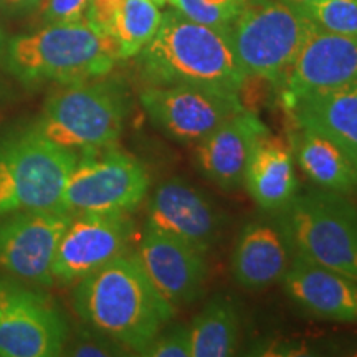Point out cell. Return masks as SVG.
<instances>
[{"label":"cell","instance_id":"cell-33","mask_svg":"<svg viewBox=\"0 0 357 357\" xmlns=\"http://www.w3.org/2000/svg\"><path fill=\"white\" fill-rule=\"evenodd\" d=\"M0 42H2V32H0Z\"/></svg>","mask_w":357,"mask_h":357},{"label":"cell","instance_id":"cell-7","mask_svg":"<svg viewBox=\"0 0 357 357\" xmlns=\"http://www.w3.org/2000/svg\"><path fill=\"white\" fill-rule=\"evenodd\" d=\"M281 223L293 252L357 281V207L333 190L294 197Z\"/></svg>","mask_w":357,"mask_h":357},{"label":"cell","instance_id":"cell-5","mask_svg":"<svg viewBox=\"0 0 357 357\" xmlns=\"http://www.w3.org/2000/svg\"><path fill=\"white\" fill-rule=\"evenodd\" d=\"M79 154L45 137L37 128L0 141V218L22 211L60 207Z\"/></svg>","mask_w":357,"mask_h":357},{"label":"cell","instance_id":"cell-31","mask_svg":"<svg viewBox=\"0 0 357 357\" xmlns=\"http://www.w3.org/2000/svg\"><path fill=\"white\" fill-rule=\"evenodd\" d=\"M283 2L291 3V6H294V7H301V6H307V3L318 2V0H283Z\"/></svg>","mask_w":357,"mask_h":357},{"label":"cell","instance_id":"cell-24","mask_svg":"<svg viewBox=\"0 0 357 357\" xmlns=\"http://www.w3.org/2000/svg\"><path fill=\"white\" fill-rule=\"evenodd\" d=\"M296 8L324 32L357 38V0H318Z\"/></svg>","mask_w":357,"mask_h":357},{"label":"cell","instance_id":"cell-14","mask_svg":"<svg viewBox=\"0 0 357 357\" xmlns=\"http://www.w3.org/2000/svg\"><path fill=\"white\" fill-rule=\"evenodd\" d=\"M147 278L174 310L194 303L207 280L205 253L146 227L136 255Z\"/></svg>","mask_w":357,"mask_h":357},{"label":"cell","instance_id":"cell-13","mask_svg":"<svg viewBox=\"0 0 357 357\" xmlns=\"http://www.w3.org/2000/svg\"><path fill=\"white\" fill-rule=\"evenodd\" d=\"M357 82V38L324 32L312 24L281 79V100Z\"/></svg>","mask_w":357,"mask_h":357},{"label":"cell","instance_id":"cell-30","mask_svg":"<svg viewBox=\"0 0 357 357\" xmlns=\"http://www.w3.org/2000/svg\"><path fill=\"white\" fill-rule=\"evenodd\" d=\"M43 0H0V6L12 13L26 12L38 7Z\"/></svg>","mask_w":357,"mask_h":357},{"label":"cell","instance_id":"cell-17","mask_svg":"<svg viewBox=\"0 0 357 357\" xmlns=\"http://www.w3.org/2000/svg\"><path fill=\"white\" fill-rule=\"evenodd\" d=\"M265 132L268 129L255 113L240 111L197 142L195 166L202 176L222 189H238L243 184L250 151Z\"/></svg>","mask_w":357,"mask_h":357},{"label":"cell","instance_id":"cell-23","mask_svg":"<svg viewBox=\"0 0 357 357\" xmlns=\"http://www.w3.org/2000/svg\"><path fill=\"white\" fill-rule=\"evenodd\" d=\"M162 13L151 0H123L116 10L108 33L118 43L119 58L139 55L158 32Z\"/></svg>","mask_w":357,"mask_h":357},{"label":"cell","instance_id":"cell-32","mask_svg":"<svg viewBox=\"0 0 357 357\" xmlns=\"http://www.w3.org/2000/svg\"><path fill=\"white\" fill-rule=\"evenodd\" d=\"M151 2H154L155 6H164V3H169V0H151Z\"/></svg>","mask_w":357,"mask_h":357},{"label":"cell","instance_id":"cell-2","mask_svg":"<svg viewBox=\"0 0 357 357\" xmlns=\"http://www.w3.org/2000/svg\"><path fill=\"white\" fill-rule=\"evenodd\" d=\"M141 73L155 86L192 84L240 95L248 77L229 38L172 8L162 13L154 38L139 53Z\"/></svg>","mask_w":357,"mask_h":357},{"label":"cell","instance_id":"cell-3","mask_svg":"<svg viewBox=\"0 0 357 357\" xmlns=\"http://www.w3.org/2000/svg\"><path fill=\"white\" fill-rule=\"evenodd\" d=\"M119 58L118 43L86 19L48 24L7 43V68L24 84H60L106 77Z\"/></svg>","mask_w":357,"mask_h":357},{"label":"cell","instance_id":"cell-10","mask_svg":"<svg viewBox=\"0 0 357 357\" xmlns=\"http://www.w3.org/2000/svg\"><path fill=\"white\" fill-rule=\"evenodd\" d=\"M147 116L164 134L181 144H197L240 111V95L192 84H151L139 96Z\"/></svg>","mask_w":357,"mask_h":357},{"label":"cell","instance_id":"cell-16","mask_svg":"<svg viewBox=\"0 0 357 357\" xmlns=\"http://www.w3.org/2000/svg\"><path fill=\"white\" fill-rule=\"evenodd\" d=\"M283 287L298 306L323 319L357 323V281L293 253Z\"/></svg>","mask_w":357,"mask_h":357},{"label":"cell","instance_id":"cell-21","mask_svg":"<svg viewBox=\"0 0 357 357\" xmlns=\"http://www.w3.org/2000/svg\"><path fill=\"white\" fill-rule=\"evenodd\" d=\"M291 149L306 177L324 190L357 192V166L336 142L312 129L296 128Z\"/></svg>","mask_w":357,"mask_h":357},{"label":"cell","instance_id":"cell-11","mask_svg":"<svg viewBox=\"0 0 357 357\" xmlns=\"http://www.w3.org/2000/svg\"><path fill=\"white\" fill-rule=\"evenodd\" d=\"M71 217L56 207L15 212L0 222V268L22 281L50 287L53 260Z\"/></svg>","mask_w":357,"mask_h":357},{"label":"cell","instance_id":"cell-19","mask_svg":"<svg viewBox=\"0 0 357 357\" xmlns=\"http://www.w3.org/2000/svg\"><path fill=\"white\" fill-rule=\"evenodd\" d=\"M283 105L293 118L294 126L324 134L357 166V82L307 93Z\"/></svg>","mask_w":357,"mask_h":357},{"label":"cell","instance_id":"cell-4","mask_svg":"<svg viewBox=\"0 0 357 357\" xmlns=\"http://www.w3.org/2000/svg\"><path fill=\"white\" fill-rule=\"evenodd\" d=\"M129 108V95L118 79L66 83L47 98L35 128L66 149L91 153L118 142Z\"/></svg>","mask_w":357,"mask_h":357},{"label":"cell","instance_id":"cell-18","mask_svg":"<svg viewBox=\"0 0 357 357\" xmlns=\"http://www.w3.org/2000/svg\"><path fill=\"white\" fill-rule=\"evenodd\" d=\"M291 250L281 220L250 222L236 240L231 258L236 283L250 291H258L283 280L293 257Z\"/></svg>","mask_w":357,"mask_h":357},{"label":"cell","instance_id":"cell-1","mask_svg":"<svg viewBox=\"0 0 357 357\" xmlns=\"http://www.w3.org/2000/svg\"><path fill=\"white\" fill-rule=\"evenodd\" d=\"M75 311L98 333L137 354L172 318L136 257L119 255L78 281Z\"/></svg>","mask_w":357,"mask_h":357},{"label":"cell","instance_id":"cell-26","mask_svg":"<svg viewBox=\"0 0 357 357\" xmlns=\"http://www.w3.org/2000/svg\"><path fill=\"white\" fill-rule=\"evenodd\" d=\"M149 357H190L189 328H172L171 331L158 334L139 352Z\"/></svg>","mask_w":357,"mask_h":357},{"label":"cell","instance_id":"cell-29","mask_svg":"<svg viewBox=\"0 0 357 357\" xmlns=\"http://www.w3.org/2000/svg\"><path fill=\"white\" fill-rule=\"evenodd\" d=\"M123 0H89V6L84 19L91 22L93 25L100 26L108 33V29L113 20L116 10L121 6Z\"/></svg>","mask_w":357,"mask_h":357},{"label":"cell","instance_id":"cell-25","mask_svg":"<svg viewBox=\"0 0 357 357\" xmlns=\"http://www.w3.org/2000/svg\"><path fill=\"white\" fill-rule=\"evenodd\" d=\"M245 0H169V3L197 24L225 33L238 15Z\"/></svg>","mask_w":357,"mask_h":357},{"label":"cell","instance_id":"cell-20","mask_svg":"<svg viewBox=\"0 0 357 357\" xmlns=\"http://www.w3.org/2000/svg\"><path fill=\"white\" fill-rule=\"evenodd\" d=\"M243 184L263 211H284L298 189L291 146L270 131L261 134L250 151Z\"/></svg>","mask_w":357,"mask_h":357},{"label":"cell","instance_id":"cell-28","mask_svg":"<svg viewBox=\"0 0 357 357\" xmlns=\"http://www.w3.org/2000/svg\"><path fill=\"white\" fill-rule=\"evenodd\" d=\"M123 346L106 337L105 334L100 333V337L93 336H82L75 341L73 346L63 351V354L68 356H118L121 354Z\"/></svg>","mask_w":357,"mask_h":357},{"label":"cell","instance_id":"cell-8","mask_svg":"<svg viewBox=\"0 0 357 357\" xmlns=\"http://www.w3.org/2000/svg\"><path fill=\"white\" fill-rule=\"evenodd\" d=\"M149 189L146 167L111 147L83 153L66 181L60 208L70 213L131 212Z\"/></svg>","mask_w":357,"mask_h":357},{"label":"cell","instance_id":"cell-27","mask_svg":"<svg viewBox=\"0 0 357 357\" xmlns=\"http://www.w3.org/2000/svg\"><path fill=\"white\" fill-rule=\"evenodd\" d=\"M89 0H43L42 12L47 24H70L84 19Z\"/></svg>","mask_w":357,"mask_h":357},{"label":"cell","instance_id":"cell-9","mask_svg":"<svg viewBox=\"0 0 357 357\" xmlns=\"http://www.w3.org/2000/svg\"><path fill=\"white\" fill-rule=\"evenodd\" d=\"M68 339L66 321L42 293L0 276V357H55Z\"/></svg>","mask_w":357,"mask_h":357},{"label":"cell","instance_id":"cell-15","mask_svg":"<svg viewBox=\"0 0 357 357\" xmlns=\"http://www.w3.org/2000/svg\"><path fill=\"white\" fill-rule=\"evenodd\" d=\"M146 227L207 253L220 236L222 217L202 190L174 177L155 189Z\"/></svg>","mask_w":357,"mask_h":357},{"label":"cell","instance_id":"cell-6","mask_svg":"<svg viewBox=\"0 0 357 357\" xmlns=\"http://www.w3.org/2000/svg\"><path fill=\"white\" fill-rule=\"evenodd\" d=\"M301 12L283 0H245L225 35L248 78L280 84L307 32Z\"/></svg>","mask_w":357,"mask_h":357},{"label":"cell","instance_id":"cell-22","mask_svg":"<svg viewBox=\"0 0 357 357\" xmlns=\"http://www.w3.org/2000/svg\"><path fill=\"white\" fill-rule=\"evenodd\" d=\"M240 321L235 306L215 298L192 321L189 328L190 357H227L238 344Z\"/></svg>","mask_w":357,"mask_h":357},{"label":"cell","instance_id":"cell-12","mask_svg":"<svg viewBox=\"0 0 357 357\" xmlns=\"http://www.w3.org/2000/svg\"><path fill=\"white\" fill-rule=\"evenodd\" d=\"M132 222L124 212L73 213L52 265L53 281L75 283L126 252Z\"/></svg>","mask_w":357,"mask_h":357}]
</instances>
